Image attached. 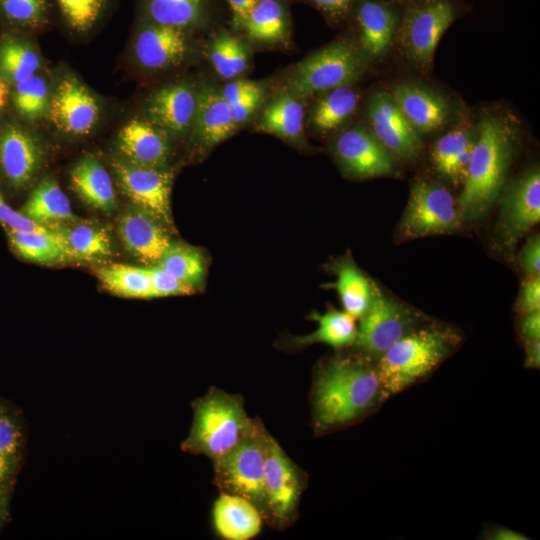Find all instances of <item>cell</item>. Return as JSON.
<instances>
[{"label": "cell", "mask_w": 540, "mask_h": 540, "mask_svg": "<svg viewBox=\"0 0 540 540\" xmlns=\"http://www.w3.org/2000/svg\"><path fill=\"white\" fill-rule=\"evenodd\" d=\"M456 16L452 0H408L395 36L404 57L417 69L428 70L441 36Z\"/></svg>", "instance_id": "7"}, {"label": "cell", "mask_w": 540, "mask_h": 540, "mask_svg": "<svg viewBox=\"0 0 540 540\" xmlns=\"http://www.w3.org/2000/svg\"><path fill=\"white\" fill-rule=\"evenodd\" d=\"M20 212L45 227L78 219L68 197L52 178L44 179L37 185Z\"/></svg>", "instance_id": "28"}, {"label": "cell", "mask_w": 540, "mask_h": 540, "mask_svg": "<svg viewBox=\"0 0 540 540\" xmlns=\"http://www.w3.org/2000/svg\"><path fill=\"white\" fill-rule=\"evenodd\" d=\"M111 168L122 192L164 225H172L170 192L173 174L170 170L140 166L124 158L114 157Z\"/></svg>", "instance_id": "10"}, {"label": "cell", "mask_w": 540, "mask_h": 540, "mask_svg": "<svg viewBox=\"0 0 540 540\" xmlns=\"http://www.w3.org/2000/svg\"><path fill=\"white\" fill-rule=\"evenodd\" d=\"M11 250L33 263L54 265L67 262V256L51 232L15 230L3 226Z\"/></svg>", "instance_id": "31"}, {"label": "cell", "mask_w": 540, "mask_h": 540, "mask_svg": "<svg viewBox=\"0 0 540 540\" xmlns=\"http://www.w3.org/2000/svg\"><path fill=\"white\" fill-rule=\"evenodd\" d=\"M191 52L185 30L148 23L137 33L133 54L140 67L163 71L181 65Z\"/></svg>", "instance_id": "15"}, {"label": "cell", "mask_w": 540, "mask_h": 540, "mask_svg": "<svg viewBox=\"0 0 540 540\" xmlns=\"http://www.w3.org/2000/svg\"><path fill=\"white\" fill-rule=\"evenodd\" d=\"M0 223L15 230H30L50 232V230L24 216L20 211L14 210L3 199L0 193Z\"/></svg>", "instance_id": "45"}, {"label": "cell", "mask_w": 540, "mask_h": 540, "mask_svg": "<svg viewBox=\"0 0 540 540\" xmlns=\"http://www.w3.org/2000/svg\"><path fill=\"white\" fill-rule=\"evenodd\" d=\"M520 262L526 273L539 275L540 271V239L536 235L532 237L524 247Z\"/></svg>", "instance_id": "49"}, {"label": "cell", "mask_w": 540, "mask_h": 540, "mask_svg": "<svg viewBox=\"0 0 540 540\" xmlns=\"http://www.w3.org/2000/svg\"><path fill=\"white\" fill-rule=\"evenodd\" d=\"M41 59L35 48L15 36L0 40V77L9 85H15L37 73Z\"/></svg>", "instance_id": "33"}, {"label": "cell", "mask_w": 540, "mask_h": 540, "mask_svg": "<svg viewBox=\"0 0 540 540\" xmlns=\"http://www.w3.org/2000/svg\"><path fill=\"white\" fill-rule=\"evenodd\" d=\"M270 434L257 422L231 450L212 460L214 482L221 492L252 502L266 519L264 472Z\"/></svg>", "instance_id": "5"}, {"label": "cell", "mask_w": 540, "mask_h": 540, "mask_svg": "<svg viewBox=\"0 0 540 540\" xmlns=\"http://www.w3.org/2000/svg\"><path fill=\"white\" fill-rule=\"evenodd\" d=\"M237 127L231 107L220 91L212 86L199 90L191 127L197 143L205 148L213 147L231 136Z\"/></svg>", "instance_id": "24"}, {"label": "cell", "mask_w": 540, "mask_h": 540, "mask_svg": "<svg viewBox=\"0 0 540 540\" xmlns=\"http://www.w3.org/2000/svg\"><path fill=\"white\" fill-rule=\"evenodd\" d=\"M107 0H57L69 27L78 33L91 30L102 15Z\"/></svg>", "instance_id": "41"}, {"label": "cell", "mask_w": 540, "mask_h": 540, "mask_svg": "<svg viewBox=\"0 0 540 540\" xmlns=\"http://www.w3.org/2000/svg\"><path fill=\"white\" fill-rule=\"evenodd\" d=\"M461 216L451 193L444 187L418 181L412 187L401 224L408 238L457 231Z\"/></svg>", "instance_id": "8"}, {"label": "cell", "mask_w": 540, "mask_h": 540, "mask_svg": "<svg viewBox=\"0 0 540 540\" xmlns=\"http://www.w3.org/2000/svg\"><path fill=\"white\" fill-rule=\"evenodd\" d=\"M42 161L41 143L30 130L16 123L0 127V173L11 187L30 184Z\"/></svg>", "instance_id": "13"}, {"label": "cell", "mask_w": 540, "mask_h": 540, "mask_svg": "<svg viewBox=\"0 0 540 540\" xmlns=\"http://www.w3.org/2000/svg\"><path fill=\"white\" fill-rule=\"evenodd\" d=\"M317 329L295 339L297 345L325 343L334 348H342L354 343L357 333L355 318L345 311H330L314 315Z\"/></svg>", "instance_id": "36"}, {"label": "cell", "mask_w": 540, "mask_h": 540, "mask_svg": "<svg viewBox=\"0 0 540 540\" xmlns=\"http://www.w3.org/2000/svg\"><path fill=\"white\" fill-rule=\"evenodd\" d=\"M24 428L19 411L0 399V453L22 456Z\"/></svg>", "instance_id": "42"}, {"label": "cell", "mask_w": 540, "mask_h": 540, "mask_svg": "<svg viewBox=\"0 0 540 540\" xmlns=\"http://www.w3.org/2000/svg\"><path fill=\"white\" fill-rule=\"evenodd\" d=\"M263 94H264L263 88L260 87L259 89L253 91L252 93L242 97L241 99H239L237 102H235L233 105L230 106L237 126L249 120L253 112L259 106L262 100Z\"/></svg>", "instance_id": "46"}, {"label": "cell", "mask_w": 540, "mask_h": 540, "mask_svg": "<svg viewBox=\"0 0 540 540\" xmlns=\"http://www.w3.org/2000/svg\"><path fill=\"white\" fill-rule=\"evenodd\" d=\"M177 279L195 286L205 272L204 259L194 247L182 243H171L157 263Z\"/></svg>", "instance_id": "40"}, {"label": "cell", "mask_w": 540, "mask_h": 540, "mask_svg": "<svg viewBox=\"0 0 540 540\" xmlns=\"http://www.w3.org/2000/svg\"><path fill=\"white\" fill-rule=\"evenodd\" d=\"M335 286L344 311L361 319L373 298L367 279L355 267L344 265L339 269Z\"/></svg>", "instance_id": "39"}, {"label": "cell", "mask_w": 540, "mask_h": 540, "mask_svg": "<svg viewBox=\"0 0 540 540\" xmlns=\"http://www.w3.org/2000/svg\"><path fill=\"white\" fill-rule=\"evenodd\" d=\"M318 9L333 18L347 14L355 0H310Z\"/></svg>", "instance_id": "52"}, {"label": "cell", "mask_w": 540, "mask_h": 540, "mask_svg": "<svg viewBox=\"0 0 540 540\" xmlns=\"http://www.w3.org/2000/svg\"><path fill=\"white\" fill-rule=\"evenodd\" d=\"M216 532L227 540H249L262 528L263 517L258 508L244 497L221 492L212 510Z\"/></svg>", "instance_id": "25"}, {"label": "cell", "mask_w": 540, "mask_h": 540, "mask_svg": "<svg viewBox=\"0 0 540 540\" xmlns=\"http://www.w3.org/2000/svg\"><path fill=\"white\" fill-rule=\"evenodd\" d=\"M388 399L375 362L337 358L314 378L311 404L318 433L345 428L374 413Z\"/></svg>", "instance_id": "1"}, {"label": "cell", "mask_w": 540, "mask_h": 540, "mask_svg": "<svg viewBox=\"0 0 540 540\" xmlns=\"http://www.w3.org/2000/svg\"><path fill=\"white\" fill-rule=\"evenodd\" d=\"M260 87L261 85L253 81L237 79L227 83L223 87L221 94L229 106H231L242 97L252 93Z\"/></svg>", "instance_id": "50"}, {"label": "cell", "mask_w": 540, "mask_h": 540, "mask_svg": "<svg viewBox=\"0 0 540 540\" xmlns=\"http://www.w3.org/2000/svg\"><path fill=\"white\" fill-rule=\"evenodd\" d=\"M391 97L418 134L437 130L449 117L446 99L425 86L400 83L393 87Z\"/></svg>", "instance_id": "21"}, {"label": "cell", "mask_w": 540, "mask_h": 540, "mask_svg": "<svg viewBox=\"0 0 540 540\" xmlns=\"http://www.w3.org/2000/svg\"><path fill=\"white\" fill-rule=\"evenodd\" d=\"M11 492L0 491V529L9 521Z\"/></svg>", "instance_id": "56"}, {"label": "cell", "mask_w": 540, "mask_h": 540, "mask_svg": "<svg viewBox=\"0 0 540 540\" xmlns=\"http://www.w3.org/2000/svg\"><path fill=\"white\" fill-rule=\"evenodd\" d=\"M104 288L126 298H152V284L145 267L110 264L96 271Z\"/></svg>", "instance_id": "34"}, {"label": "cell", "mask_w": 540, "mask_h": 540, "mask_svg": "<svg viewBox=\"0 0 540 540\" xmlns=\"http://www.w3.org/2000/svg\"><path fill=\"white\" fill-rule=\"evenodd\" d=\"M69 177L75 193L92 208L111 212L117 207L112 178L95 156H82L71 168Z\"/></svg>", "instance_id": "26"}, {"label": "cell", "mask_w": 540, "mask_h": 540, "mask_svg": "<svg viewBox=\"0 0 540 540\" xmlns=\"http://www.w3.org/2000/svg\"><path fill=\"white\" fill-rule=\"evenodd\" d=\"M483 538L489 540H527L523 534L502 526H493L485 530Z\"/></svg>", "instance_id": "54"}, {"label": "cell", "mask_w": 540, "mask_h": 540, "mask_svg": "<svg viewBox=\"0 0 540 540\" xmlns=\"http://www.w3.org/2000/svg\"><path fill=\"white\" fill-rule=\"evenodd\" d=\"M145 268L151 279L153 297L189 295L194 292V286L177 279L158 264Z\"/></svg>", "instance_id": "44"}, {"label": "cell", "mask_w": 540, "mask_h": 540, "mask_svg": "<svg viewBox=\"0 0 540 540\" xmlns=\"http://www.w3.org/2000/svg\"><path fill=\"white\" fill-rule=\"evenodd\" d=\"M164 225L146 209L130 204L118 222V234L126 250L149 265L159 262L172 241Z\"/></svg>", "instance_id": "14"}, {"label": "cell", "mask_w": 540, "mask_h": 540, "mask_svg": "<svg viewBox=\"0 0 540 540\" xmlns=\"http://www.w3.org/2000/svg\"><path fill=\"white\" fill-rule=\"evenodd\" d=\"M365 57L361 48L347 39L333 42L295 66L287 79L286 91L302 99L349 85L362 75Z\"/></svg>", "instance_id": "6"}, {"label": "cell", "mask_w": 540, "mask_h": 540, "mask_svg": "<svg viewBox=\"0 0 540 540\" xmlns=\"http://www.w3.org/2000/svg\"><path fill=\"white\" fill-rule=\"evenodd\" d=\"M232 11L233 24L236 29H243L244 22L258 0H227Z\"/></svg>", "instance_id": "53"}, {"label": "cell", "mask_w": 540, "mask_h": 540, "mask_svg": "<svg viewBox=\"0 0 540 540\" xmlns=\"http://www.w3.org/2000/svg\"><path fill=\"white\" fill-rule=\"evenodd\" d=\"M414 328V320L405 309L385 296L376 295L361 318L354 343L375 362Z\"/></svg>", "instance_id": "12"}, {"label": "cell", "mask_w": 540, "mask_h": 540, "mask_svg": "<svg viewBox=\"0 0 540 540\" xmlns=\"http://www.w3.org/2000/svg\"><path fill=\"white\" fill-rule=\"evenodd\" d=\"M476 134L466 120L441 136L432 151L437 171L454 182L464 180Z\"/></svg>", "instance_id": "27"}, {"label": "cell", "mask_w": 540, "mask_h": 540, "mask_svg": "<svg viewBox=\"0 0 540 540\" xmlns=\"http://www.w3.org/2000/svg\"><path fill=\"white\" fill-rule=\"evenodd\" d=\"M368 118L372 134L388 151L403 158L418 154L421 147L419 134L402 115L391 94L379 92L372 96Z\"/></svg>", "instance_id": "17"}, {"label": "cell", "mask_w": 540, "mask_h": 540, "mask_svg": "<svg viewBox=\"0 0 540 540\" xmlns=\"http://www.w3.org/2000/svg\"><path fill=\"white\" fill-rule=\"evenodd\" d=\"M519 309L523 314L539 311L540 309V278L533 275L527 280L521 290Z\"/></svg>", "instance_id": "47"}, {"label": "cell", "mask_w": 540, "mask_h": 540, "mask_svg": "<svg viewBox=\"0 0 540 540\" xmlns=\"http://www.w3.org/2000/svg\"><path fill=\"white\" fill-rule=\"evenodd\" d=\"M300 99L285 91L267 104L257 129L284 139H298L303 132L304 107Z\"/></svg>", "instance_id": "29"}, {"label": "cell", "mask_w": 540, "mask_h": 540, "mask_svg": "<svg viewBox=\"0 0 540 540\" xmlns=\"http://www.w3.org/2000/svg\"><path fill=\"white\" fill-rule=\"evenodd\" d=\"M243 29L260 44H279L289 36V20L279 0H258L250 10Z\"/></svg>", "instance_id": "30"}, {"label": "cell", "mask_w": 540, "mask_h": 540, "mask_svg": "<svg viewBox=\"0 0 540 540\" xmlns=\"http://www.w3.org/2000/svg\"><path fill=\"white\" fill-rule=\"evenodd\" d=\"M198 96L199 90L188 82L162 86L146 100L147 120L165 132L182 135L192 127Z\"/></svg>", "instance_id": "16"}, {"label": "cell", "mask_w": 540, "mask_h": 540, "mask_svg": "<svg viewBox=\"0 0 540 540\" xmlns=\"http://www.w3.org/2000/svg\"><path fill=\"white\" fill-rule=\"evenodd\" d=\"M150 22L178 29L198 26L204 19L205 0H144Z\"/></svg>", "instance_id": "35"}, {"label": "cell", "mask_w": 540, "mask_h": 540, "mask_svg": "<svg viewBox=\"0 0 540 540\" xmlns=\"http://www.w3.org/2000/svg\"><path fill=\"white\" fill-rule=\"evenodd\" d=\"M9 93V84L0 77V112L7 103Z\"/></svg>", "instance_id": "57"}, {"label": "cell", "mask_w": 540, "mask_h": 540, "mask_svg": "<svg viewBox=\"0 0 540 540\" xmlns=\"http://www.w3.org/2000/svg\"><path fill=\"white\" fill-rule=\"evenodd\" d=\"M334 149L344 168L357 177L385 175L393 168L389 151L363 127H353L341 133Z\"/></svg>", "instance_id": "18"}, {"label": "cell", "mask_w": 540, "mask_h": 540, "mask_svg": "<svg viewBox=\"0 0 540 540\" xmlns=\"http://www.w3.org/2000/svg\"><path fill=\"white\" fill-rule=\"evenodd\" d=\"M0 10L12 24L37 27L47 16L46 0H0Z\"/></svg>", "instance_id": "43"}, {"label": "cell", "mask_w": 540, "mask_h": 540, "mask_svg": "<svg viewBox=\"0 0 540 540\" xmlns=\"http://www.w3.org/2000/svg\"><path fill=\"white\" fill-rule=\"evenodd\" d=\"M526 343L525 367L536 368L540 366V342L539 340L528 341Z\"/></svg>", "instance_id": "55"}, {"label": "cell", "mask_w": 540, "mask_h": 540, "mask_svg": "<svg viewBox=\"0 0 540 540\" xmlns=\"http://www.w3.org/2000/svg\"><path fill=\"white\" fill-rule=\"evenodd\" d=\"M99 99L78 78L61 77L50 95L47 116L62 133L71 136L89 134L100 118Z\"/></svg>", "instance_id": "11"}, {"label": "cell", "mask_w": 540, "mask_h": 540, "mask_svg": "<svg viewBox=\"0 0 540 540\" xmlns=\"http://www.w3.org/2000/svg\"><path fill=\"white\" fill-rule=\"evenodd\" d=\"M193 422L183 451L212 460L231 450L254 427L239 395L212 387L193 404Z\"/></svg>", "instance_id": "4"}, {"label": "cell", "mask_w": 540, "mask_h": 540, "mask_svg": "<svg viewBox=\"0 0 540 540\" xmlns=\"http://www.w3.org/2000/svg\"><path fill=\"white\" fill-rule=\"evenodd\" d=\"M515 140L513 124L503 117L487 115L479 122L464 188L458 199L461 218L479 217L498 197Z\"/></svg>", "instance_id": "2"}, {"label": "cell", "mask_w": 540, "mask_h": 540, "mask_svg": "<svg viewBox=\"0 0 540 540\" xmlns=\"http://www.w3.org/2000/svg\"><path fill=\"white\" fill-rule=\"evenodd\" d=\"M520 320V334L525 342L540 338V311L527 314Z\"/></svg>", "instance_id": "51"}, {"label": "cell", "mask_w": 540, "mask_h": 540, "mask_svg": "<svg viewBox=\"0 0 540 540\" xmlns=\"http://www.w3.org/2000/svg\"><path fill=\"white\" fill-rule=\"evenodd\" d=\"M12 103L17 114L27 121L47 115L50 93L46 80L37 73L14 85Z\"/></svg>", "instance_id": "38"}, {"label": "cell", "mask_w": 540, "mask_h": 540, "mask_svg": "<svg viewBox=\"0 0 540 540\" xmlns=\"http://www.w3.org/2000/svg\"><path fill=\"white\" fill-rule=\"evenodd\" d=\"M208 56L214 70L223 79H235L249 67L245 44L228 33H221L212 40Z\"/></svg>", "instance_id": "37"}, {"label": "cell", "mask_w": 540, "mask_h": 540, "mask_svg": "<svg viewBox=\"0 0 540 540\" xmlns=\"http://www.w3.org/2000/svg\"><path fill=\"white\" fill-rule=\"evenodd\" d=\"M22 456L0 453V491L12 492Z\"/></svg>", "instance_id": "48"}, {"label": "cell", "mask_w": 540, "mask_h": 540, "mask_svg": "<svg viewBox=\"0 0 540 540\" xmlns=\"http://www.w3.org/2000/svg\"><path fill=\"white\" fill-rule=\"evenodd\" d=\"M356 20L360 48L365 56L380 58L396 36L399 18L396 10L381 0H359Z\"/></svg>", "instance_id": "23"}, {"label": "cell", "mask_w": 540, "mask_h": 540, "mask_svg": "<svg viewBox=\"0 0 540 540\" xmlns=\"http://www.w3.org/2000/svg\"><path fill=\"white\" fill-rule=\"evenodd\" d=\"M302 471L270 435L265 458L266 520L285 526L294 520L304 489Z\"/></svg>", "instance_id": "9"}, {"label": "cell", "mask_w": 540, "mask_h": 540, "mask_svg": "<svg viewBox=\"0 0 540 540\" xmlns=\"http://www.w3.org/2000/svg\"><path fill=\"white\" fill-rule=\"evenodd\" d=\"M460 335L442 326L414 328L376 361L388 399L425 380L457 348Z\"/></svg>", "instance_id": "3"}, {"label": "cell", "mask_w": 540, "mask_h": 540, "mask_svg": "<svg viewBox=\"0 0 540 540\" xmlns=\"http://www.w3.org/2000/svg\"><path fill=\"white\" fill-rule=\"evenodd\" d=\"M47 228L63 248L68 261L92 262L113 254L111 231L102 223L78 218Z\"/></svg>", "instance_id": "20"}, {"label": "cell", "mask_w": 540, "mask_h": 540, "mask_svg": "<svg viewBox=\"0 0 540 540\" xmlns=\"http://www.w3.org/2000/svg\"><path fill=\"white\" fill-rule=\"evenodd\" d=\"M540 220V174L533 168L512 186L502 206L501 230L507 244H514Z\"/></svg>", "instance_id": "19"}, {"label": "cell", "mask_w": 540, "mask_h": 540, "mask_svg": "<svg viewBox=\"0 0 540 540\" xmlns=\"http://www.w3.org/2000/svg\"><path fill=\"white\" fill-rule=\"evenodd\" d=\"M358 102L359 94L348 85L325 91L313 106L311 124L320 132L335 130L354 114Z\"/></svg>", "instance_id": "32"}, {"label": "cell", "mask_w": 540, "mask_h": 540, "mask_svg": "<svg viewBox=\"0 0 540 540\" xmlns=\"http://www.w3.org/2000/svg\"><path fill=\"white\" fill-rule=\"evenodd\" d=\"M116 145L122 158L146 167H165L170 153L166 132L142 119L127 122L118 133Z\"/></svg>", "instance_id": "22"}]
</instances>
